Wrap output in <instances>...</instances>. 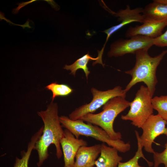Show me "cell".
I'll use <instances>...</instances> for the list:
<instances>
[{"label":"cell","instance_id":"6da1fadb","mask_svg":"<svg viewBox=\"0 0 167 167\" xmlns=\"http://www.w3.org/2000/svg\"><path fill=\"white\" fill-rule=\"evenodd\" d=\"M58 112L57 104L51 102L46 110L37 112L44 123L42 134L37 141L34 149L37 151L38 154V167L41 166L48 157V148L51 144L55 147L57 158H60L62 155L60 141L64 133Z\"/></svg>","mask_w":167,"mask_h":167},{"label":"cell","instance_id":"7a4b0ae2","mask_svg":"<svg viewBox=\"0 0 167 167\" xmlns=\"http://www.w3.org/2000/svg\"><path fill=\"white\" fill-rule=\"evenodd\" d=\"M149 49H145L136 52L134 66L131 69L125 72L132 77L124 89L126 92L138 83L143 82L146 85L153 97L158 82L156 76L157 68L167 53V50L152 57L148 54Z\"/></svg>","mask_w":167,"mask_h":167},{"label":"cell","instance_id":"3957f363","mask_svg":"<svg viewBox=\"0 0 167 167\" xmlns=\"http://www.w3.org/2000/svg\"><path fill=\"white\" fill-rule=\"evenodd\" d=\"M126 97L118 96L113 97L103 106L101 112L96 114L87 113L80 119L99 126L106 132L112 139L121 140V133L115 131L113 124L117 116L130 106L131 102L126 100Z\"/></svg>","mask_w":167,"mask_h":167},{"label":"cell","instance_id":"277c9868","mask_svg":"<svg viewBox=\"0 0 167 167\" xmlns=\"http://www.w3.org/2000/svg\"><path fill=\"white\" fill-rule=\"evenodd\" d=\"M59 120L62 127L69 131L77 138H79L80 135L91 137L123 153L128 151L131 148L129 143H125L121 140L112 139L106 131L96 125L86 123L80 119L73 120L65 116L60 117Z\"/></svg>","mask_w":167,"mask_h":167},{"label":"cell","instance_id":"5b68a950","mask_svg":"<svg viewBox=\"0 0 167 167\" xmlns=\"http://www.w3.org/2000/svg\"><path fill=\"white\" fill-rule=\"evenodd\" d=\"M152 97L147 87L141 85L136 93L133 100L131 102L130 109L121 118L130 120L131 124L139 128L153 113L152 100Z\"/></svg>","mask_w":167,"mask_h":167},{"label":"cell","instance_id":"8992f818","mask_svg":"<svg viewBox=\"0 0 167 167\" xmlns=\"http://www.w3.org/2000/svg\"><path fill=\"white\" fill-rule=\"evenodd\" d=\"M91 91L92 99L89 103L80 106L69 114V118L73 120L80 119L88 113H93L97 109L103 106L110 99L117 96L126 97V92L121 87L118 86L113 88L106 91H101L92 88Z\"/></svg>","mask_w":167,"mask_h":167},{"label":"cell","instance_id":"52a82bcc","mask_svg":"<svg viewBox=\"0 0 167 167\" xmlns=\"http://www.w3.org/2000/svg\"><path fill=\"white\" fill-rule=\"evenodd\" d=\"M129 39H120L110 45L108 53L109 57H118L127 54H135L142 49H149L153 45V39L141 35L132 36Z\"/></svg>","mask_w":167,"mask_h":167},{"label":"cell","instance_id":"ba28073f","mask_svg":"<svg viewBox=\"0 0 167 167\" xmlns=\"http://www.w3.org/2000/svg\"><path fill=\"white\" fill-rule=\"evenodd\" d=\"M167 121L158 114L152 115L145 121L141 128L143 133L140 136V140L145 150L148 152L153 153L154 149L152 144L155 139L161 135L167 136Z\"/></svg>","mask_w":167,"mask_h":167},{"label":"cell","instance_id":"9c48e42d","mask_svg":"<svg viewBox=\"0 0 167 167\" xmlns=\"http://www.w3.org/2000/svg\"><path fill=\"white\" fill-rule=\"evenodd\" d=\"M64 131V136L60 141L64 156V167H74L75 158L78 149L81 146H87L88 143L82 139L75 137L67 129Z\"/></svg>","mask_w":167,"mask_h":167},{"label":"cell","instance_id":"30bf717a","mask_svg":"<svg viewBox=\"0 0 167 167\" xmlns=\"http://www.w3.org/2000/svg\"><path fill=\"white\" fill-rule=\"evenodd\" d=\"M167 26V19L146 21L141 25L130 27L125 33L126 37L141 35L154 39L162 34V31Z\"/></svg>","mask_w":167,"mask_h":167},{"label":"cell","instance_id":"8fae6325","mask_svg":"<svg viewBox=\"0 0 167 167\" xmlns=\"http://www.w3.org/2000/svg\"><path fill=\"white\" fill-rule=\"evenodd\" d=\"M101 149V144L80 147L75 156L74 167H93Z\"/></svg>","mask_w":167,"mask_h":167},{"label":"cell","instance_id":"7c38bea8","mask_svg":"<svg viewBox=\"0 0 167 167\" xmlns=\"http://www.w3.org/2000/svg\"><path fill=\"white\" fill-rule=\"evenodd\" d=\"M142 14L145 22L167 19V0H153L143 9Z\"/></svg>","mask_w":167,"mask_h":167},{"label":"cell","instance_id":"4fadbf2b","mask_svg":"<svg viewBox=\"0 0 167 167\" xmlns=\"http://www.w3.org/2000/svg\"><path fill=\"white\" fill-rule=\"evenodd\" d=\"M115 148L107 146L103 143L101 144L100 155L96 161V167H117L122 158L118 153Z\"/></svg>","mask_w":167,"mask_h":167},{"label":"cell","instance_id":"5bb4252c","mask_svg":"<svg viewBox=\"0 0 167 167\" xmlns=\"http://www.w3.org/2000/svg\"><path fill=\"white\" fill-rule=\"evenodd\" d=\"M143 8L138 7L131 9L127 5L124 9H121L117 12L110 11L111 13L118 17V21L121 23L118 24L120 28L133 22H139L143 23L145 22L142 14Z\"/></svg>","mask_w":167,"mask_h":167},{"label":"cell","instance_id":"9a60e30c","mask_svg":"<svg viewBox=\"0 0 167 167\" xmlns=\"http://www.w3.org/2000/svg\"><path fill=\"white\" fill-rule=\"evenodd\" d=\"M98 60V58H96L92 57L89 53L84 55L81 57L77 59L73 64L71 65H66L63 68L67 70L71 71L70 74L75 76L77 71L79 69H82L86 75V79H88V76L90 73V71L88 67V64L90 60H95L93 65H94L97 63Z\"/></svg>","mask_w":167,"mask_h":167},{"label":"cell","instance_id":"2e32d148","mask_svg":"<svg viewBox=\"0 0 167 167\" xmlns=\"http://www.w3.org/2000/svg\"><path fill=\"white\" fill-rule=\"evenodd\" d=\"M42 134V131L39 130L32 136L28 144L27 151L22 150L21 152V158L16 157L13 167H28L29 160L32 152L34 149L37 141Z\"/></svg>","mask_w":167,"mask_h":167},{"label":"cell","instance_id":"e0dca14e","mask_svg":"<svg viewBox=\"0 0 167 167\" xmlns=\"http://www.w3.org/2000/svg\"><path fill=\"white\" fill-rule=\"evenodd\" d=\"M135 132L138 144V149L135 155L132 158L126 162H119L117 167H145L139 165V160L141 158H142L146 161L149 167H152L153 165V162L149 161L144 156L142 150L143 147L140 142L139 133L136 130L135 131Z\"/></svg>","mask_w":167,"mask_h":167},{"label":"cell","instance_id":"ac0fdd59","mask_svg":"<svg viewBox=\"0 0 167 167\" xmlns=\"http://www.w3.org/2000/svg\"><path fill=\"white\" fill-rule=\"evenodd\" d=\"M45 88L52 92L51 102H53L56 97L68 96L73 91V90L68 85L59 84L56 82L51 83L46 86Z\"/></svg>","mask_w":167,"mask_h":167},{"label":"cell","instance_id":"d6986e66","mask_svg":"<svg viewBox=\"0 0 167 167\" xmlns=\"http://www.w3.org/2000/svg\"><path fill=\"white\" fill-rule=\"evenodd\" d=\"M152 103L153 109L157 111V114L167 121V95L152 97Z\"/></svg>","mask_w":167,"mask_h":167},{"label":"cell","instance_id":"ffe728a7","mask_svg":"<svg viewBox=\"0 0 167 167\" xmlns=\"http://www.w3.org/2000/svg\"><path fill=\"white\" fill-rule=\"evenodd\" d=\"M165 146V149L162 152L159 153L154 152L153 153V167H158L162 164L164 165V167H167V141Z\"/></svg>","mask_w":167,"mask_h":167},{"label":"cell","instance_id":"44dd1931","mask_svg":"<svg viewBox=\"0 0 167 167\" xmlns=\"http://www.w3.org/2000/svg\"><path fill=\"white\" fill-rule=\"evenodd\" d=\"M153 45L159 47H167V29L159 36L153 39Z\"/></svg>","mask_w":167,"mask_h":167},{"label":"cell","instance_id":"7402d4cb","mask_svg":"<svg viewBox=\"0 0 167 167\" xmlns=\"http://www.w3.org/2000/svg\"><path fill=\"white\" fill-rule=\"evenodd\" d=\"M36 1V0H32L27 2H23L17 4L18 6L16 8L13 9L12 13L13 14H17L18 13L19 10L25 6L30 3Z\"/></svg>","mask_w":167,"mask_h":167},{"label":"cell","instance_id":"603a6c76","mask_svg":"<svg viewBox=\"0 0 167 167\" xmlns=\"http://www.w3.org/2000/svg\"><path fill=\"white\" fill-rule=\"evenodd\" d=\"M45 1H46L48 3H49V4H50L51 6H52V7L53 8H54L55 9L56 8V9L57 8H58L57 6H56V4L55 3L53 0H45Z\"/></svg>","mask_w":167,"mask_h":167}]
</instances>
